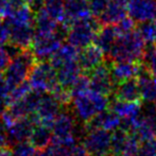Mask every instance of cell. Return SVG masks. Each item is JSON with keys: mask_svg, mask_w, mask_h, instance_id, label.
I'll list each match as a JSON object with an SVG mask.
<instances>
[{"mask_svg": "<svg viewBox=\"0 0 156 156\" xmlns=\"http://www.w3.org/2000/svg\"><path fill=\"white\" fill-rule=\"evenodd\" d=\"M70 103L72 113L76 120L85 124L88 123L98 114L106 111L111 104L108 96L100 94L91 88L72 96Z\"/></svg>", "mask_w": 156, "mask_h": 156, "instance_id": "obj_1", "label": "cell"}, {"mask_svg": "<svg viewBox=\"0 0 156 156\" xmlns=\"http://www.w3.org/2000/svg\"><path fill=\"white\" fill-rule=\"evenodd\" d=\"M144 44L138 31L120 33L108 55L114 62H138L144 56Z\"/></svg>", "mask_w": 156, "mask_h": 156, "instance_id": "obj_2", "label": "cell"}, {"mask_svg": "<svg viewBox=\"0 0 156 156\" xmlns=\"http://www.w3.org/2000/svg\"><path fill=\"white\" fill-rule=\"evenodd\" d=\"M69 27V25L63 23L55 31H35L32 41V52L35 58L41 60L51 58L61 48L64 37H67Z\"/></svg>", "mask_w": 156, "mask_h": 156, "instance_id": "obj_3", "label": "cell"}, {"mask_svg": "<svg viewBox=\"0 0 156 156\" xmlns=\"http://www.w3.org/2000/svg\"><path fill=\"white\" fill-rule=\"evenodd\" d=\"M32 90L39 94H52L61 87L58 72L51 63L41 62L34 65L28 78Z\"/></svg>", "mask_w": 156, "mask_h": 156, "instance_id": "obj_4", "label": "cell"}, {"mask_svg": "<svg viewBox=\"0 0 156 156\" xmlns=\"http://www.w3.org/2000/svg\"><path fill=\"white\" fill-rule=\"evenodd\" d=\"M35 60L36 58L34 53L25 49L12 58L3 71V76L13 88L25 81H28L30 72L35 65Z\"/></svg>", "mask_w": 156, "mask_h": 156, "instance_id": "obj_5", "label": "cell"}, {"mask_svg": "<svg viewBox=\"0 0 156 156\" xmlns=\"http://www.w3.org/2000/svg\"><path fill=\"white\" fill-rule=\"evenodd\" d=\"M99 29V23L90 16L79 19L70 25L67 33L68 43L79 50L87 47L94 41Z\"/></svg>", "mask_w": 156, "mask_h": 156, "instance_id": "obj_6", "label": "cell"}, {"mask_svg": "<svg viewBox=\"0 0 156 156\" xmlns=\"http://www.w3.org/2000/svg\"><path fill=\"white\" fill-rule=\"evenodd\" d=\"M83 136V146L90 156L112 155V132L102 129H88Z\"/></svg>", "mask_w": 156, "mask_h": 156, "instance_id": "obj_7", "label": "cell"}, {"mask_svg": "<svg viewBox=\"0 0 156 156\" xmlns=\"http://www.w3.org/2000/svg\"><path fill=\"white\" fill-rule=\"evenodd\" d=\"M63 106L64 105L54 94H43L34 115L36 116L38 122H43L52 126L53 120L63 111Z\"/></svg>", "mask_w": 156, "mask_h": 156, "instance_id": "obj_8", "label": "cell"}, {"mask_svg": "<svg viewBox=\"0 0 156 156\" xmlns=\"http://www.w3.org/2000/svg\"><path fill=\"white\" fill-rule=\"evenodd\" d=\"M89 80H90V88L103 94L105 96H109L115 91L116 83L112 76L111 67L105 64H101L91 71H89Z\"/></svg>", "mask_w": 156, "mask_h": 156, "instance_id": "obj_9", "label": "cell"}, {"mask_svg": "<svg viewBox=\"0 0 156 156\" xmlns=\"http://www.w3.org/2000/svg\"><path fill=\"white\" fill-rule=\"evenodd\" d=\"M109 107L121 118V127L125 131H127L131 124L141 116L142 112L141 104L139 103V101L131 102V101H122L116 99L109 104Z\"/></svg>", "mask_w": 156, "mask_h": 156, "instance_id": "obj_10", "label": "cell"}, {"mask_svg": "<svg viewBox=\"0 0 156 156\" xmlns=\"http://www.w3.org/2000/svg\"><path fill=\"white\" fill-rule=\"evenodd\" d=\"M127 14L135 23H147L156 17V0H129Z\"/></svg>", "mask_w": 156, "mask_h": 156, "instance_id": "obj_11", "label": "cell"}, {"mask_svg": "<svg viewBox=\"0 0 156 156\" xmlns=\"http://www.w3.org/2000/svg\"><path fill=\"white\" fill-rule=\"evenodd\" d=\"M51 127L53 137H65L69 135L76 136V132L79 127V124L76 123V118L73 113L63 109L53 120Z\"/></svg>", "mask_w": 156, "mask_h": 156, "instance_id": "obj_12", "label": "cell"}, {"mask_svg": "<svg viewBox=\"0 0 156 156\" xmlns=\"http://www.w3.org/2000/svg\"><path fill=\"white\" fill-rule=\"evenodd\" d=\"M53 67L58 72V79L61 86L67 89H70L72 84L81 76V71H82L78 60L64 61L54 65Z\"/></svg>", "mask_w": 156, "mask_h": 156, "instance_id": "obj_13", "label": "cell"}, {"mask_svg": "<svg viewBox=\"0 0 156 156\" xmlns=\"http://www.w3.org/2000/svg\"><path fill=\"white\" fill-rule=\"evenodd\" d=\"M36 124L31 117H25L17 119L11 126L8 127L9 142L10 144H15L21 141H27L30 139L33 127Z\"/></svg>", "mask_w": 156, "mask_h": 156, "instance_id": "obj_14", "label": "cell"}, {"mask_svg": "<svg viewBox=\"0 0 156 156\" xmlns=\"http://www.w3.org/2000/svg\"><path fill=\"white\" fill-rule=\"evenodd\" d=\"M104 52L94 44L79 50L78 63L81 69L85 72H89L103 63Z\"/></svg>", "mask_w": 156, "mask_h": 156, "instance_id": "obj_15", "label": "cell"}, {"mask_svg": "<svg viewBox=\"0 0 156 156\" xmlns=\"http://www.w3.org/2000/svg\"><path fill=\"white\" fill-rule=\"evenodd\" d=\"M127 2L129 0H109L107 8L103 14L99 17L104 25H117L127 14Z\"/></svg>", "mask_w": 156, "mask_h": 156, "instance_id": "obj_16", "label": "cell"}, {"mask_svg": "<svg viewBox=\"0 0 156 156\" xmlns=\"http://www.w3.org/2000/svg\"><path fill=\"white\" fill-rule=\"evenodd\" d=\"M64 14L65 23L69 26L79 19L90 16L88 0H65Z\"/></svg>", "mask_w": 156, "mask_h": 156, "instance_id": "obj_17", "label": "cell"}, {"mask_svg": "<svg viewBox=\"0 0 156 156\" xmlns=\"http://www.w3.org/2000/svg\"><path fill=\"white\" fill-rule=\"evenodd\" d=\"M112 76L116 85L123 81L135 79L141 73V66L137 62H114L111 67Z\"/></svg>", "mask_w": 156, "mask_h": 156, "instance_id": "obj_18", "label": "cell"}, {"mask_svg": "<svg viewBox=\"0 0 156 156\" xmlns=\"http://www.w3.org/2000/svg\"><path fill=\"white\" fill-rule=\"evenodd\" d=\"M122 120L115 112L106 111L98 114L94 118L86 123V127L88 129H102L108 132H114L121 127Z\"/></svg>", "mask_w": 156, "mask_h": 156, "instance_id": "obj_19", "label": "cell"}, {"mask_svg": "<svg viewBox=\"0 0 156 156\" xmlns=\"http://www.w3.org/2000/svg\"><path fill=\"white\" fill-rule=\"evenodd\" d=\"M138 85L140 90V98L144 102L156 103V76L148 72H142L138 76Z\"/></svg>", "mask_w": 156, "mask_h": 156, "instance_id": "obj_20", "label": "cell"}, {"mask_svg": "<svg viewBox=\"0 0 156 156\" xmlns=\"http://www.w3.org/2000/svg\"><path fill=\"white\" fill-rule=\"evenodd\" d=\"M119 34L120 32L116 25H105L102 29H99L94 38V44L104 53L108 54Z\"/></svg>", "mask_w": 156, "mask_h": 156, "instance_id": "obj_21", "label": "cell"}, {"mask_svg": "<svg viewBox=\"0 0 156 156\" xmlns=\"http://www.w3.org/2000/svg\"><path fill=\"white\" fill-rule=\"evenodd\" d=\"M52 138H53V133L51 125L38 122L33 127L29 141L36 149H46L51 144Z\"/></svg>", "mask_w": 156, "mask_h": 156, "instance_id": "obj_22", "label": "cell"}, {"mask_svg": "<svg viewBox=\"0 0 156 156\" xmlns=\"http://www.w3.org/2000/svg\"><path fill=\"white\" fill-rule=\"evenodd\" d=\"M116 99L122 101H139L140 99V90L138 81L136 79H129V80L123 81V82L117 84L115 88Z\"/></svg>", "mask_w": 156, "mask_h": 156, "instance_id": "obj_23", "label": "cell"}, {"mask_svg": "<svg viewBox=\"0 0 156 156\" xmlns=\"http://www.w3.org/2000/svg\"><path fill=\"white\" fill-rule=\"evenodd\" d=\"M129 138V133L122 127L112 133V156H120Z\"/></svg>", "mask_w": 156, "mask_h": 156, "instance_id": "obj_24", "label": "cell"}, {"mask_svg": "<svg viewBox=\"0 0 156 156\" xmlns=\"http://www.w3.org/2000/svg\"><path fill=\"white\" fill-rule=\"evenodd\" d=\"M19 51L20 50L13 45L12 48L4 47V46L0 45V73H2L5 70V68L8 67L12 58H14Z\"/></svg>", "mask_w": 156, "mask_h": 156, "instance_id": "obj_25", "label": "cell"}, {"mask_svg": "<svg viewBox=\"0 0 156 156\" xmlns=\"http://www.w3.org/2000/svg\"><path fill=\"white\" fill-rule=\"evenodd\" d=\"M142 61L147 71L156 76V45L151 46L144 50Z\"/></svg>", "mask_w": 156, "mask_h": 156, "instance_id": "obj_26", "label": "cell"}, {"mask_svg": "<svg viewBox=\"0 0 156 156\" xmlns=\"http://www.w3.org/2000/svg\"><path fill=\"white\" fill-rule=\"evenodd\" d=\"M138 32H139L140 36L142 37L146 44H153L154 41H156V32L153 21L142 23L140 25Z\"/></svg>", "mask_w": 156, "mask_h": 156, "instance_id": "obj_27", "label": "cell"}, {"mask_svg": "<svg viewBox=\"0 0 156 156\" xmlns=\"http://www.w3.org/2000/svg\"><path fill=\"white\" fill-rule=\"evenodd\" d=\"M13 154L14 156H34L36 148L29 141H21L13 144Z\"/></svg>", "mask_w": 156, "mask_h": 156, "instance_id": "obj_28", "label": "cell"}, {"mask_svg": "<svg viewBox=\"0 0 156 156\" xmlns=\"http://www.w3.org/2000/svg\"><path fill=\"white\" fill-rule=\"evenodd\" d=\"M139 140L134 137L132 134H129V138L126 142V146L123 149L120 156H139Z\"/></svg>", "mask_w": 156, "mask_h": 156, "instance_id": "obj_29", "label": "cell"}, {"mask_svg": "<svg viewBox=\"0 0 156 156\" xmlns=\"http://www.w3.org/2000/svg\"><path fill=\"white\" fill-rule=\"evenodd\" d=\"M71 150V148L62 146V144H58L53 141H51V144L46 148L48 156H70Z\"/></svg>", "mask_w": 156, "mask_h": 156, "instance_id": "obj_30", "label": "cell"}, {"mask_svg": "<svg viewBox=\"0 0 156 156\" xmlns=\"http://www.w3.org/2000/svg\"><path fill=\"white\" fill-rule=\"evenodd\" d=\"M109 0H88L89 10L90 14H93L94 17H100L107 8Z\"/></svg>", "mask_w": 156, "mask_h": 156, "instance_id": "obj_31", "label": "cell"}, {"mask_svg": "<svg viewBox=\"0 0 156 156\" xmlns=\"http://www.w3.org/2000/svg\"><path fill=\"white\" fill-rule=\"evenodd\" d=\"M12 89L13 87L4 78L3 73H0V101L1 102H5L9 105V98H10V94Z\"/></svg>", "mask_w": 156, "mask_h": 156, "instance_id": "obj_32", "label": "cell"}, {"mask_svg": "<svg viewBox=\"0 0 156 156\" xmlns=\"http://www.w3.org/2000/svg\"><path fill=\"white\" fill-rule=\"evenodd\" d=\"M139 156H156V138L142 142L139 149Z\"/></svg>", "mask_w": 156, "mask_h": 156, "instance_id": "obj_33", "label": "cell"}, {"mask_svg": "<svg viewBox=\"0 0 156 156\" xmlns=\"http://www.w3.org/2000/svg\"><path fill=\"white\" fill-rule=\"evenodd\" d=\"M9 144H10V142H9L8 129L0 119V149L5 148Z\"/></svg>", "mask_w": 156, "mask_h": 156, "instance_id": "obj_34", "label": "cell"}, {"mask_svg": "<svg viewBox=\"0 0 156 156\" xmlns=\"http://www.w3.org/2000/svg\"><path fill=\"white\" fill-rule=\"evenodd\" d=\"M25 3L31 9L33 12H37L44 6L45 0H25Z\"/></svg>", "mask_w": 156, "mask_h": 156, "instance_id": "obj_35", "label": "cell"}, {"mask_svg": "<svg viewBox=\"0 0 156 156\" xmlns=\"http://www.w3.org/2000/svg\"><path fill=\"white\" fill-rule=\"evenodd\" d=\"M70 156H90L87 150L84 148L83 144H76V147H73L71 150V155Z\"/></svg>", "mask_w": 156, "mask_h": 156, "instance_id": "obj_36", "label": "cell"}, {"mask_svg": "<svg viewBox=\"0 0 156 156\" xmlns=\"http://www.w3.org/2000/svg\"><path fill=\"white\" fill-rule=\"evenodd\" d=\"M0 156H14V154H13L12 149L5 147V148L0 149Z\"/></svg>", "mask_w": 156, "mask_h": 156, "instance_id": "obj_37", "label": "cell"}, {"mask_svg": "<svg viewBox=\"0 0 156 156\" xmlns=\"http://www.w3.org/2000/svg\"><path fill=\"white\" fill-rule=\"evenodd\" d=\"M34 156H48V154L46 149H36V152H35Z\"/></svg>", "mask_w": 156, "mask_h": 156, "instance_id": "obj_38", "label": "cell"}, {"mask_svg": "<svg viewBox=\"0 0 156 156\" xmlns=\"http://www.w3.org/2000/svg\"><path fill=\"white\" fill-rule=\"evenodd\" d=\"M153 21V20H152ZM153 25H154V28H155V32H156V17L154 18V21H153Z\"/></svg>", "mask_w": 156, "mask_h": 156, "instance_id": "obj_39", "label": "cell"}]
</instances>
